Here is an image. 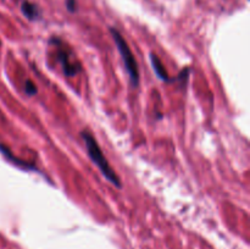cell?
<instances>
[{"label":"cell","instance_id":"6da1fadb","mask_svg":"<svg viewBox=\"0 0 250 249\" xmlns=\"http://www.w3.org/2000/svg\"><path fill=\"white\" fill-rule=\"evenodd\" d=\"M81 136H82L83 141H84L85 146H87L88 155H89L90 160L97 165V167L99 168L100 172L103 173L105 178L109 181L110 183H112L114 186H116L117 188H121V182H120V178L117 177L116 172L114 171V168L109 165V161L106 160V158L103 154L102 149H100L99 144L97 143L94 137L87 131L81 132Z\"/></svg>","mask_w":250,"mask_h":249},{"label":"cell","instance_id":"7a4b0ae2","mask_svg":"<svg viewBox=\"0 0 250 249\" xmlns=\"http://www.w3.org/2000/svg\"><path fill=\"white\" fill-rule=\"evenodd\" d=\"M111 32V36L114 38L115 44H116L117 49H119L120 54L122 56V60H124L125 68H126L127 73L129 76V80L133 85H138L139 83V71H138V65H137V61L134 59L133 53L131 51V48L128 46L127 42L125 41L124 37L121 36L117 29L110 28Z\"/></svg>","mask_w":250,"mask_h":249},{"label":"cell","instance_id":"3957f363","mask_svg":"<svg viewBox=\"0 0 250 249\" xmlns=\"http://www.w3.org/2000/svg\"><path fill=\"white\" fill-rule=\"evenodd\" d=\"M50 43L56 46V59L60 62L61 67H62L63 73L68 77L76 76L81 71V67L78 63H75L71 59V51L68 50L67 46L63 44V42L59 38H51Z\"/></svg>","mask_w":250,"mask_h":249},{"label":"cell","instance_id":"277c9868","mask_svg":"<svg viewBox=\"0 0 250 249\" xmlns=\"http://www.w3.org/2000/svg\"><path fill=\"white\" fill-rule=\"evenodd\" d=\"M0 151H1L2 155H4L7 160L11 161V163H14V165H16L17 167L22 168V170H27V171H38V168H37L33 164H29V163H27V161L20 160V159L16 158V156H15L14 154H12L11 151L6 148V146L1 145V144H0Z\"/></svg>","mask_w":250,"mask_h":249},{"label":"cell","instance_id":"5b68a950","mask_svg":"<svg viewBox=\"0 0 250 249\" xmlns=\"http://www.w3.org/2000/svg\"><path fill=\"white\" fill-rule=\"evenodd\" d=\"M150 61H151V65H153V68H154V71H155L156 76H158L160 80L165 81V82H172V78L168 77L167 71H166V68L164 67L163 62H161V60L155 55V54H153V53L150 54Z\"/></svg>","mask_w":250,"mask_h":249},{"label":"cell","instance_id":"8992f818","mask_svg":"<svg viewBox=\"0 0 250 249\" xmlns=\"http://www.w3.org/2000/svg\"><path fill=\"white\" fill-rule=\"evenodd\" d=\"M21 11L29 21H34V20L41 17V10L38 9V6L33 2L27 1V0L21 4Z\"/></svg>","mask_w":250,"mask_h":249},{"label":"cell","instance_id":"52a82bcc","mask_svg":"<svg viewBox=\"0 0 250 249\" xmlns=\"http://www.w3.org/2000/svg\"><path fill=\"white\" fill-rule=\"evenodd\" d=\"M24 90L28 95H34L37 93V87L32 81H27L26 84H24Z\"/></svg>","mask_w":250,"mask_h":249},{"label":"cell","instance_id":"ba28073f","mask_svg":"<svg viewBox=\"0 0 250 249\" xmlns=\"http://www.w3.org/2000/svg\"><path fill=\"white\" fill-rule=\"evenodd\" d=\"M66 7L70 12L76 11V0H66Z\"/></svg>","mask_w":250,"mask_h":249}]
</instances>
